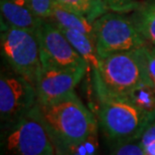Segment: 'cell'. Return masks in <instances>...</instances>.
Segmentation results:
<instances>
[{"label":"cell","mask_w":155,"mask_h":155,"mask_svg":"<svg viewBox=\"0 0 155 155\" xmlns=\"http://www.w3.org/2000/svg\"><path fill=\"white\" fill-rule=\"evenodd\" d=\"M48 19L60 28L77 30V31L85 33L95 39L94 22H92L91 20H89L82 14L63 7L55 1L52 13Z\"/></svg>","instance_id":"8fae6325"},{"label":"cell","mask_w":155,"mask_h":155,"mask_svg":"<svg viewBox=\"0 0 155 155\" xmlns=\"http://www.w3.org/2000/svg\"><path fill=\"white\" fill-rule=\"evenodd\" d=\"M98 149V132L90 135L85 140L70 147L66 154L74 155H92L95 154Z\"/></svg>","instance_id":"ac0fdd59"},{"label":"cell","mask_w":155,"mask_h":155,"mask_svg":"<svg viewBox=\"0 0 155 155\" xmlns=\"http://www.w3.org/2000/svg\"><path fill=\"white\" fill-rule=\"evenodd\" d=\"M125 98L149 116L155 117V88L143 83L132 89Z\"/></svg>","instance_id":"5bb4252c"},{"label":"cell","mask_w":155,"mask_h":155,"mask_svg":"<svg viewBox=\"0 0 155 155\" xmlns=\"http://www.w3.org/2000/svg\"><path fill=\"white\" fill-rule=\"evenodd\" d=\"M1 24L38 33L42 19L29 7L26 0H0Z\"/></svg>","instance_id":"30bf717a"},{"label":"cell","mask_w":155,"mask_h":155,"mask_svg":"<svg viewBox=\"0 0 155 155\" xmlns=\"http://www.w3.org/2000/svg\"><path fill=\"white\" fill-rule=\"evenodd\" d=\"M87 70V68H61L51 63L41 61L35 85L38 103L48 104L74 92Z\"/></svg>","instance_id":"9c48e42d"},{"label":"cell","mask_w":155,"mask_h":155,"mask_svg":"<svg viewBox=\"0 0 155 155\" xmlns=\"http://www.w3.org/2000/svg\"><path fill=\"white\" fill-rule=\"evenodd\" d=\"M61 30L64 33L67 38L70 40L74 48L86 61L90 69L93 72L98 71L99 67H100L101 58L98 54L95 39L92 38L91 36L85 35V33L77 31V30L66 28H61Z\"/></svg>","instance_id":"7c38bea8"},{"label":"cell","mask_w":155,"mask_h":155,"mask_svg":"<svg viewBox=\"0 0 155 155\" xmlns=\"http://www.w3.org/2000/svg\"><path fill=\"white\" fill-rule=\"evenodd\" d=\"M140 141L146 155H155V119L142 133Z\"/></svg>","instance_id":"44dd1931"},{"label":"cell","mask_w":155,"mask_h":155,"mask_svg":"<svg viewBox=\"0 0 155 155\" xmlns=\"http://www.w3.org/2000/svg\"><path fill=\"white\" fill-rule=\"evenodd\" d=\"M142 48L115 52L101 58L99 70L93 72L96 95L125 97L135 87L148 84Z\"/></svg>","instance_id":"7a4b0ae2"},{"label":"cell","mask_w":155,"mask_h":155,"mask_svg":"<svg viewBox=\"0 0 155 155\" xmlns=\"http://www.w3.org/2000/svg\"><path fill=\"white\" fill-rule=\"evenodd\" d=\"M111 154L116 155H146L140 139L115 142L111 148Z\"/></svg>","instance_id":"2e32d148"},{"label":"cell","mask_w":155,"mask_h":155,"mask_svg":"<svg viewBox=\"0 0 155 155\" xmlns=\"http://www.w3.org/2000/svg\"><path fill=\"white\" fill-rule=\"evenodd\" d=\"M142 54L146 81L155 88V45H144L142 48Z\"/></svg>","instance_id":"e0dca14e"},{"label":"cell","mask_w":155,"mask_h":155,"mask_svg":"<svg viewBox=\"0 0 155 155\" xmlns=\"http://www.w3.org/2000/svg\"><path fill=\"white\" fill-rule=\"evenodd\" d=\"M133 21L136 26L150 45H155V0L147 3L146 5L140 6Z\"/></svg>","instance_id":"4fadbf2b"},{"label":"cell","mask_w":155,"mask_h":155,"mask_svg":"<svg viewBox=\"0 0 155 155\" xmlns=\"http://www.w3.org/2000/svg\"><path fill=\"white\" fill-rule=\"evenodd\" d=\"M108 11L118 13H129L140 8V2L138 0H102Z\"/></svg>","instance_id":"d6986e66"},{"label":"cell","mask_w":155,"mask_h":155,"mask_svg":"<svg viewBox=\"0 0 155 155\" xmlns=\"http://www.w3.org/2000/svg\"><path fill=\"white\" fill-rule=\"evenodd\" d=\"M3 145L6 152L10 154H58L54 138L40 115L38 103L26 115L6 129Z\"/></svg>","instance_id":"277c9868"},{"label":"cell","mask_w":155,"mask_h":155,"mask_svg":"<svg viewBox=\"0 0 155 155\" xmlns=\"http://www.w3.org/2000/svg\"><path fill=\"white\" fill-rule=\"evenodd\" d=\"M38 38L41 61L68 69H89L88 64L74 48L64 33L49 19H42Z\"/></svg>","instance_id":"ba28073f"},{"label":"cell","mask_w":155,"mask_h":155,"mask_svg":"<svg viewBox=\"0 0 155 155\" xmlns=\"http://www.w3.org/2000/svg\"><path fill=\"white\" fill-rule=\"evenodd\" d=\"M0 42L8 67L35 86L41 67L38 33L1 24Z\"/></svg>","instance_id":"5b68a950"},{"label":"cell","mask_w":155,"mask_h":155,"mask_svg":"<svg viewBox=\"0 0 155 155\" xmlns=\"http://www.w3.org/2000/svg\"><path fill=\"white\" fill-rule=\"evenodd\" d=\"M98 116L105 135L114 142L140 139L146 127L155 119L125 97L97 95Z\"/></svg>","instance_id":"3957f363"},{"label":"cell","mask_w":155,"mask_h":155,"mask_svg":"<svg viewBox=\"0 0 155 155\" xmlns=\"http://www.w3.org/2000/svg\"><path fill=\"white\" fill-rule=\"evenodd\" d=\"M63 7L84 15L92 22L108 12L102 0H54Z\"/></svg>","instance_id":"9a60e30c"},{"label":"cell","mask_w":155,"mask_h":155,"mask_svg":"<svg viewBox=\"0 0 155 155\" xmlns=\"http://www.w3.org/2000/svg\"><path fill=\"white\" fill-rule=\"evenodd\" d=\"M29 7L41 19H48L52 13L54 0H26Z\"/></svg>","instance_id":"ffe728a7"},{"label":"cell","mask_w":155,"mask_h":155,"mask_svg":"<svg viewBox=\"0 0 155 155\" xmlns=\"http://www.w3.org/2000/svg\"><path fill=\"white\" fill-rule=\"evenodd\" d=\"M95 42L101 58L148 45L132 18L108 11L94 21Z\"/></svg>","instance_id":"8992f818"},{"label":"cell","mask_w":155,"mask_h":155,"mask_svg":"<svg viewBox=\"0 0 155 155\" xmlns=\"http://www.w3.org/2000/svg\"><path fill=\"white\" fill-rule=\"evenodd\" d=\"M38 103L35 86L9 68L0 77V115L6 129L26 115Z\"/></svg>","instance_id":"52a82bcc"},{"label":"cell","mask_w":155,"mask_h":155,"mask_svg":"<svg viewBox=\"0 0 155 155\" xmlns=\"http://www.w3.org/2000/svg\"><path fill=\"white\" fill-rule=\"evenodd\" d=\"M38 106L58 154H66L70 147L98 132L97 120L75 91L48 104L38 103Z\"/></svg>","instance_id":"6da1fadb"}]
</instances>
